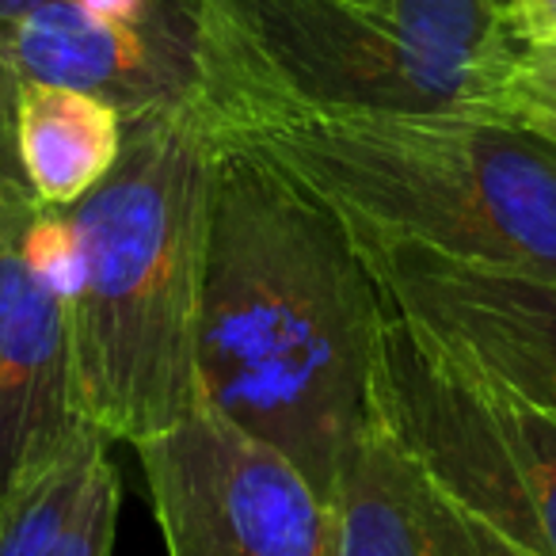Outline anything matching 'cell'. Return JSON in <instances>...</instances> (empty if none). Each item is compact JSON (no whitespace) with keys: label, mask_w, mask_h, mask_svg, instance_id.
I'll use <instances>...</instances> for the list:
<instances>
[{"label":"cell","mask_w":556,"mask_h":556,"mask_svg":"<svg viewBox=\"0 0 556 556\" xmlns=\"http://www.w3.org/2000/svg\"><path fill=\"white\" fill-rule=\"evenodd\" d=\"M370 419L454 500L556 556V419L386 305Z\"/></svg>","instance_id":"cell-5"},{"label":"cell","mask_w":556,"mask_h":556,"mask_svg":"<svg viewBox=\"0 0 556 556\" xmlns=\"http://www.w3.org/2000/svg\"><path fill=\"white\" fill-rule=\"evenodd\" d=\"M510 9L526 42L556 39V0H510Z\"/></svg>","instance_id":"cell-17"},{"label":"cell","mask_w":556,"mask_h":556,"mask_svg":"<svg viewBox=\"0 0 556 556\" xmlns=\"http://www.w3.org/2000/svg\"><path fill=\"white\" fill-rule=\"evenodd\" d=\"M355 240L389 309L556 419V278L363 229Z\"/></svg>","instance_id":"cell-7"},{"label":"cell","mask_w":556,"mask_h":556,"mask_svg":"<svg viewBox=\"0 0 556 556\" xmlns=\"http://www.w3.org/2000/svg\"><path fill=\"white\" fill-rule=\"evenodd\" d=\"M118 507H123V480H118L115 462L103 446L88 462L73 515L50 556H111L118 533Z\"/></svg>","instance_id":"cell-13"},{"label":"cell","mask_w":556,"mask_h":556,"mask_svg":"<svg viewBox=\"0 0 556 556\" xmlns=\"http://www.w3.org/2000/svg\"><path fill=\"white\" fill-rule=\"evenodd\" d=\"M500 118L556 149V39L526 42L500 96Z\"/></svg>","instance_id":"cell-15"},{"label":"cell","mask_w":556,"mask_h":556,"mask_svg":"<svg viewBox=\"0 0 556 556\" xmlns=\"http://www.w3.org/2000/svg\"><path fill=\"white\" fill-rule=\"evenodd\" d=\"M108 446L100 431H92L65 462L39 472L0 507V556H50L73 515V503L85 484L88 462L96 450Z\"/></svg>","instance_id":"cell-12"},{"label":"cell","mask_w":556,"mask_h":556,"mask_svg":"<svg viewBox=\"0 0 556 556\" xmlns=\"http://www.w3.org/2000/svg\"><path fill=\"white\" fill-rule=\"evenodd\" d=\"M381 317L386 294L348 217L260 149L217 134L199 401L282 450L328 503L370 424Z\"/></svg>","instance_id":"cell-1"},{"label":"cell","mask_w":556,"mask_h":556,"mask_svg":"<svg viewBox=\"0 0 556 556\" xmlns=\"http://www.w3.org/2000/svg\"><path fill=\"white\" fill-rule=\"evenodd\" d=\"M332 510L336 556H533L434 484L374 419L343 457Z\"/></svg>","instance_id":"cell-10"},{"label":"cell","mask_w":556,"mask_h":556,"mask_svg":"<svg viewBox=\"0 0 556 556\" xmlns=\"http://www.w3.org/2000/svg\"><path fill=\"white\" fill-rule=\"evenodd\" d=\"M134 450L168 556H336L328 495L210 404Z\"/></svg>","instance_id":"cell-6"},{"label":"cell","mask_w":556,"mask_h":556,"mask_svg":"<svg viewBox=\"0 0 556 556\" xmlns=\"http://www.w3.org/2000/svg\"><path fill=\"white\" fill-rule=\"evenodd\" d=\"M96 427L80 404L70 298L0 252V507Z\"/></svg>","instance_id":"cell-9"},{"label":"cell","mask_w":556,"mask_h":556,"mask_svg":"<svg viewBox=\"0 0 556 556\" xmlns=\"http://www.w3.org/2000/svg\"><path fill=\"white\" fill-rule=\"evenodd\" d=\"M73 4L100 20H141L153 9V0H73Z\"/></svg>","instance_id":"cell-18"},{"label":"cell","mask_w":556,"mask_h":556,"mask_svg":"<svg viewBox=\"0 0 556 556\" xmlns=\"http://www.w3.org/2000/svg\"><path fill=\"white\" fill-rule=\"evenodd\" d=\"M16 108H20V73L0 47V252L20 244L27 225L39 217L42 202L35 199L31 184L20 164L16 138Z\"/></svg>","instance_id":"cell-14"},{"label":"cell","mask_w":556,"mask_h":556,"mask_svg":"<svg viewBox=\"0 0 556 556\" xmlns=\"http://www.w3.org/2000/svg\"><path fill=\"white\" fill-rule=\"evenodd\" d=\"M510 73L419 39L404 0H202L214 126L260 118L492 115Z\"/></svg>","instance_id":"cell-4"},{"label":"cell","mask_w":556,"mask_h":556,"mask_svg":"<svg viewBox=\"0 0 556 556\" xmlns=\"http://www.w3.org/2000/svg\"><path fill=\"white\" fill-rule=\"evenodd\" d=\"M16 138L35 199L50 210H70L118 164L126 115L77 88L20 80Z\"/></svg>","instance_id":"cell-11"},{"label":"cell","mask_w":556,"mask_h":556,"mask_svg":"<svg viewBox=\"0 0 556 556\" xmlns=\"http://www.w3.org/2000/svg\"><path fill=\"white\" fill-rule=\"evenodd\" d=\"M217 130L199 100L126 118L111 176L70 206L80 278L70 298L80 404L108 442H141L199 401L194 332Z\"/></svg>","instance_id":"cell-2"},{"label":"cell","mask_w":556,"mask_h":556,"mask_svg":"<svg viewBox=\"0 0 556 556\" xmlns=\"http://www.w3.org/2000/svg\"><path fill=\"white\" fill-rule=\"evenodd\" d=\"M20 80L100 96L126 118L179 108L202 92V0H153L141 20H100L47 0L4 47Z\"/></svg>","instance_id":"cell-8"},{"label":"cell","mask_w":556,"mask_h":556,"mask_svg":"<svg viewBox=\"0 0 556 556\" xmlns=\"http://www.w3.org/2000/svg\"><path fill=\"white\" fill-rule=\"evenodd\" d=\"M355 229L556 278V149L492 115L260 118L214 126Z\"/></svg>","instance_id":"cell-3"},{"label":"cell","mask_w":556,"mask_h":556,"mask_svg":"<svg viewBox=\"0 0 556 556\" xmlns=\"http://www.w3.org/2000/svg\"><path fill=\"white\" fill-rule=\"evenodd\" d=\"M42 4H47V0H0V47H9L16 27L24 24L35 9H42Z\"/></svg>","instance_id":"cell-19"},{"label":"cell","mask_w":556,"mask_h":556,"mask_svg":"<svg viewBox=\"0 0 556 556\" xmlns=\"http://www.w3.org/2000/svg\"><path fill=\"white\" fill-rule=\"evenodd\" d=\"M16 252L24 255V263L47 282V287L73 298L77 278H80V240L70 222V210L42 206L39 217H35L24 229V237H20Z\"/></svg>","instance_id":"cell-16"}]
</instances>
